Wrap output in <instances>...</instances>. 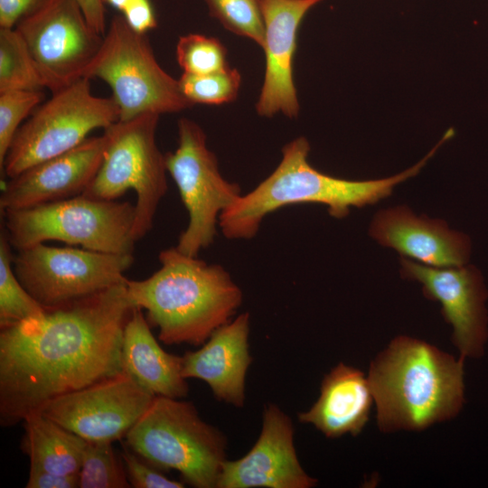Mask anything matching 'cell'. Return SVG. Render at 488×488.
<instances>
[{
	"label": "cell",
	"mask_w": 488,
	"mask_h": 488,
	"mask_svg": "<svg viewBox=\"0 0 488 488\" xmlns=\"http://www.w3.org/2000/svg\"><path fill=\"white\" fill-rule=\"evenodd\" d=\"M126 284L1 329L2 427L124 371V329L136 307Z\"/></svg>",
	"instance_id": "obj_1"
},
{
	"label": "cell",
	"mask_w": 488,
	"mask_h": 488,
	"mask_svg": "<svg viewBox=\"0 0 488 488\" xmlns=\"http://www.w3.org/2000/svg\"><path fill=\"white\" fill-rule=\"evenodd\" d=\"M161 267L143 280L127 281L136 307L146 311L165 344H203L231 321L243 299L239 286L221 265L186 255L175 247L159 254Z\"/></svg>",
	"instance_id": "obj_2"
},
{
	"label": "cell",
	"mask_w": 488,
	"mask_h": 488,
	"mask_svg": "<svg viewBox=\"0 0 488 488\" xmlns=\"http://www.w3.org/2000/svg\"><path fill=\"white\" fill-rule=\"evenodd\" d=\"M367 378L384 433L423 430L455 418L465 402L464 360L406 335L376 356Z\"/></svg>",
	"instance_id": "obj_3"
},
{
	"label": "cell",
	"mask_w": 488,
	"mask_h": 488,
	"mask_svg": "<svg viewBox=\"0 0 488 488\" xmlns=\"http://www.w3.org/2000/svg\"><path fill=\"white\" fill-rule=\"evenodd\" d=\"M440 146L437 143L418 164L396 175L352 181L314 168L308 162L309 142L299 136L282 148L280 163L266 179L222 212L219 228L226 239H250L269 213L304 203L324 204L332 217L343 219L352 207L374 204L390 195L397 184L417 175Z\"/></svg>",
	"instance_id": "obj_4"
},
{
	"label": "cell",
	"mask_w": 488,
	"mask_h": 488,
	"mask_svg": "<svg viewBox=\"0 0 488 488\" xmlns=\"http://www.w3.org/2000/svg\"><path fill=\"white\" fill-rule=\"evenodd\" d=\"M125 438L153 466L179 472L193 487L216 488L227 438L200 417L192 402L155 396Z\"/></svg>",
	"instance_id": "obj_5"
},
{
	"label": "cell",
	"mask_w": 488,
	"mask_h": 488,
	"mask_svg": "<svg viewBox=\"0 0 488 488\" xmlns=\"http://www.w3.org/2000/svg\"><path fill=\"white\" fill-rule=\"evenodd\" d=\"M17 250L58 240L105 253L133 254L135 204L80 194L27 209L1 211Z\"/></svg>",
	"instance_id": "obj_6"
},
{
	"label": "cell",
	"mask_w": 488,
	"mask_h": 488,
	"mask_svg": "<svg viewBox=\"0 0 488 488\" xmlns=\"http://www.w3.org/2000/svg\"><path fill=\"white\" fill-rule=\"evenodd\" d=\"M159 114L144 113L117 120L104 129L106 146L100 166L82 193L114 201L127 191L136 193L133 236L136 241L152 229L167 191L165 155L156 143Z\"/></svg>",
	"instance_id": "obj_7"
},
{
	"label": "cell",
	"mask_w": 488,
	"mask_h": 488,
	"mask_svg": "<svg viewBox=\"0 0 488 488\" xmlns=\"http://www.w3.org/2000/svg\"><path fill=\"white\" fill-rule=\"evenodd\" d=\"M84 78H99L110 87L121 121L144 113H176L192 106L182 94L178 80L156 61L145 33L134 31L123 15L112 18Z\"/></svg>",
	"instance_id": "obj_8"
},
{
	"label": "cell",
	"mask_w": 488,
	"mask_h": 488,
	"mask_svg": "<svg viewBox=\"0 0 488 488\" xmlns=\"http://www.w3.org/2000/svg\"><path fill=\"white\" fill-rule=\"evenodd\" d=\"M118 118L114 99L95 96L89 79L81 78L34 109L18 129L0 169L12 178L73 149L94 129H106Z\"/></svg>",
	"instance_id": "obj_9"
},
{
	"label": "cell",
	"mask_w": 488,
	"mask_h": 488,
	"mask_svg": "<svg viewBox=\"0 0 488 488\" xmlns=\"http://www.w3.org/2000/svg\"><path fill=\"white\" fill-rule=\"evenodd\" d=\"M202 128L194 121H178V145L165 155L167 172L174 181L188 212L189 222L176 249L198 257L218 232L220 217L242 195L240 186L226 180L218 160L207 145Z\"/></svg>",
	"instance_id": "obj_10"
},
{
	"label": "cell",
	"mask_w": 488,
	"mask_h": 488,
	"mask_svg": "<svg viewBox=\"0 0 488 488\" xmlns=\"http://www.w3.org/2000/svg\"><path fill=\"white\" fill-rule=\"evenodd\" d=\"M14 270L45 309L61 307L126 284L133 254L105 253L44 243L17 250Z\"/></svg>",
	"instance_id": "obj_11"
},
{
	"label": "cell",
	"mask_w": 488,
	"mask_h": 488,
	"mask_svg": "<svg viewBox=\"0 0 488 488\" xmlns=\"http://www.w3.org/2000/svg\"><path fill=\"white\" fill-rule=\"evenodd\" d=\"M14 28L52 93L84 78L104 36L89 25L76 0H48Z\"/></svg>",
	"instance_id": "obj_12"
},
{
	"label": "cell",
	"mask_w": 488,
	"mask_h": 488,
	"mask_svg": "<svg viewBox=\"0 0 488 488\" xmlns=\"http://www.w3.org/2000/svg\"><path fill=\"white\" fill-rule=\"evenodd\" d=\"M155 395L125 371L49 401L40 412L87 441L127 436Z\"/></svg>",
	"instance_id": "obj_13"
},
{
	"label": "cell",
	"mask_w": 488,
	"mask_h": 488,
	"mask_svg": "<svg viewBox=\"0 0 488 488\" xmlns=\"http://www.w3.org/2000/svg\"><path fill=\"white\" fill-rule=\"evenodd\" d=\"M400 265L404 278L421 283L424 296L440 303L444 318L453 327L459 358L482 356L488 337V293L481 272L472 265L435 267L404 257Z\"/></svg>",
	"instance_id": "obj_14"
},
{
	"label": "cell",
	"mask_w": 488,
	"mask_h": 488,
	"mask_svg": "<svg viewBox=\"0 0 488 488\" xmlns=\"http://www.w3.org/2000/svg\"><path fill=\"white\" fill-rule=\"evenodd\" d=\"M291 418L277 405L264 408L258 440L242 457L221 465L216 488H312L317 480L302 467Z\"/></svg>",
	"instance_id": "obj_15"
},
{
	"label": "cell",
	"mask_w": 488,
	"mask_h": 488,
	"mask_svg": "<svg viewBox=\"0 0 488 488\" xmlns=\"http://www.w3.org/2000/svg\"><path fill=\"white\" fill-rule=\"evenodd\" d=\"M106 146L104 133L9 178L2 187L1 211L27 209L82 194L95 177Z\"/></svg>",
	"instance_id": "obj_16"
},
{
	"label": "cell",
	"mask_w": 488,
	"mask_h": 488,
	"mask_svg": "<svg viewBox=\"0 0 488 488\" xmlns=\"http://www.w3.org/2000/svg\"><path fill=\"white\" fill-rule=\"evenodd\" d=\"M265 25L266 70L257 112L295 117L299 111L293 79L297 29L306 13L323 0H259Z\"/></svg>",
	"instance_id": "obj_17"
},
{
	"label": "cell",
	"mask_w": 488,
	"mask_h": 488,
	"mask_svg": "<svg viewBox=\"0 0 488 488\" xmlns=\"http://www.w3.org/2000/svg\"><path fill=\"white\" fill-rule=\"evenodd\" d=\"M369 232L380 245L429 267H459L470 257L468 236L450 230L442 220L417 216L407 206L377 212Z\"/></svg>",
	"instance_id": "obj_18"
},
{
	"label": "cell",
	"mask_w": 488,
	"mask_h": 488,
	"mask_svg": "<svg viewBox=\"0 0 488 488\" xmlns=\"http://www.w3.org/2000/svg\"><path fill=\"white\" fill-rule=\"evenodd\" d=\"M250 316L239 314L215 330L202 346L183 355V378L205 381L216 399L235 407L245 403L246 374L252 358L249 353Z\"/></svg>",
	"instance_id": "obj_19"
},
{
	"label": "cell",
	"mask_w": 488,
	"mask_h": 488,
	"mask_svg": "<svg viewBox=\"0 0 488 488\" xmlns=\"http://www.w3.org/2000/svg\"><path fill=\"white\" fill-rule=\"evenodd\" d=\"M373 400L364 373L340 362L324 377L317 401L297 417L330 438L357 436L369 420Z\"/></svg>",
	"instance_id": "obj_20"
},
{
	"label": "cell",
	"mask_w": 488,
	"mask_h": 488,
	"mask_svg": "<svg viewBox=\"0 0 488 488\" xmlns=\"http://www.w3.org/2000/svg\"><path fill=\"white\" fill-rule=\"evenodd\" d=\"M121 355L123 371L153 395L174 399L187 396L183 356L160 346L139 307H135L125 326Z\"/></svg>",
	"instance_id": "obj_21"
},
{
	"label": "cell",
	"mask_w": 488,
	"mask_h": 488,
	"mask_svg": "<svg viewBox=\"0 0 488 488\" xmlns=\"http://www.w3.org/2000/svg\"><path fill=\"white\" fill-rule=\"evenodd\" d=\"M23 423L21 449L29 456L31 466L58 474H79L87 440L40 411L27 415Z\"/></svg>",
	"instance_id": "obj_22"
},
{
	"label": "cell",
	"mask_w": 488,
	"mask_h": 488,
	"mask_svg": "<svg viewBox=\"0 0 488 488\" xmlns=\"http://www.w3.org/2000/svg\"><path fill=\"white\" fill-rule=\"evenodd\" d=\"M44 88L40 71L19 32L15 28H0V93Z\"/></svg>",
	"instance_id": "obj_23"
},
{
	"label": "cell",
	"mask_w": 488,
	"mask_h": 488,
	"mask_svg": "<svg viewBox=\"0 0 488 488\" xmlns=\"http://www.w3.org/2000/svg\"><path fill=\"white\" fill-rule=\"evenodd\" d=\"M11 244L4 230L0 234V328L42 315L46 309L24 288L13 266Z\"/></svg>",
	"instance_id": "obj_24"
},
{
	"label": "cell",
	"mask_w": 488,
	"mask_h": 488,
	"mask_svg": "<svg viewBox=\"0 0 488 488\" xmlns=\"http://www.w3.org/2000/svg\"><path fill=\"white\" fill-rule=\"evenodd\" d=\"M80 488H128L122 458L117 456L112 442L87 441L79 471Z\"/></svg>",
	"instance_id": "obj_25"
},
{
	"label": "cell",
	"mask_w": 488,
	"mask_h": 488,
	"mask_svg": "<svg viewBox=\"0 0 488 488\" xmlns=\"http://www.w3.org/2000/svg\"><path fill=\"white\" fill-rule=\"evenodd\" d=\"M241 75L235 68H226L206 74L183 72L178 80L180 90L192 105H221L237 99Z\"/></svg>",
	"instance_id": "obj_26"
},
{
	"label": "cell",
	"mask_w": 488,
	"mask_h": 488,
	"mask_svg": "<svg viewBox=\"0 0 488 488\" xmlns=\"http://www.w3.org/2000/svg\"><path fill=\"white\" fill-rule=\"evenodd\" d=\"M210 14L227 30L263 47L265 25L259 0H204Z\"/></svg>",
	"instance_id": "obj_27"
},
{
	"label": "cell",
	"mask_w": 488,
	"mask_h": 488,
	"mask_svg": "<svg viewBox=\"0 0 488 488\" xmlns=\"http://www.w3.org/2000/svg\"><path fill=\"white\" fill-rule=\"evenodd\" d=\"M227 50L214 37L189 33L179 38L176 60L183 72L206 74L222 70L227 64Z\"/></svg>",
	"instance_id": "obj_28"
},
{
	"label": "cell",
	"mask_w": 488,
	"mask_h": 488,
	"mask_svg": "<svg viewBox=\"0 0 488 488\" xmlns=\"http://www.w3.org/2000/svg\"><path fill=\"white\" fill-rule=\"evenodd\" d=\"M42 90H12L0 93V168L23 121L42 101Z\"/></svg>",
	"instance_id": "obj_29"
},
{
	"label": "cell",
	"mask_w": 488,
	"mask_h": 488,
	"mask_svg": "<svg viewBox=\"0 0 488 488\" xmlns=\"http://www.w3.org/2000/svg\"><path fill=\"white\" fill-rule=\"evenodd\" d=\"M121 458L127 480L134 488H183L184 483L169 479L160 472L150 467L131 449L123 446Z\"/></svg>",
	"instance_id": "obj_30"
},
{
	"label": "cell",
	"mask_w": 488,
	"mask_h": 488,
	"mask_svg": "<svg viewBox=\"0 0 488 488\" xmlns=\"http://www.w3.org/2000/svg\"><path fill=\"white\" fill-rule=\"evenodd\" d=\"M122 14L127 23L139 33H145L157 25L150 0H131Z\"/></svg>",
	"instance_id": "obj_31"
},
{
	"label": "cell",
	"mask_w": 488,
	"mask_h": 488,
	"mask_svg": "<svg viewBox=\"0 0 488 488\" xmlns=\"http://www.w3.org/2000/svg\"><path fill=\"white\" fill-rule=\"evenodd\" d=\"M48 0H0V28H14L18 22Z\"/></svg>",
	"instance_id": "obj_32"
},
{
	"label": "cell",
	"mask_w": 488,
	"mask_h": 488,
	"mask_svg": "<svg viewBox=\"0 0 488 488\" xmlns=\"http://www.w3.org/2000/svg\"><path fill=\"white\" fill-rule=\"evenodd\" d=\"M26 488H78L79 474H58L43 470L40 467L31 466Z\"/></svg>",
	"instance_id": "obj_33"
},
{
	"label": "cell",
	"mask_w": 488,
	"mask_h": 488,
	"mask_svg": "<svg viewBox=\"0 0 488 488\" xmlns=\"http://www.w3.org/2000/svg\"><path fill=\"white\" fill-rule=\"evenodd\" d=\"M89 25L99 34L106 33L105 6L102 0H76Z\"/></svg>",
	"instance_id": "obj_34"
},
{
	"label": "cell",
	"mask_w": 488,
	"mask_h": 488,
	"mask_svg": "<svg viewBox=\"0 0 488 488\" xmlns=\"http://www.w3.org/2000/svg\"><path fill=\"white\" fill-rule=\"evenodd\" d=\"M102 1L104 4H108L113 6L114 8L119 10L120 12H123L131 0H102Z\"/></svg>",
	"instance_id": "obj_35"
}]
</instances>
